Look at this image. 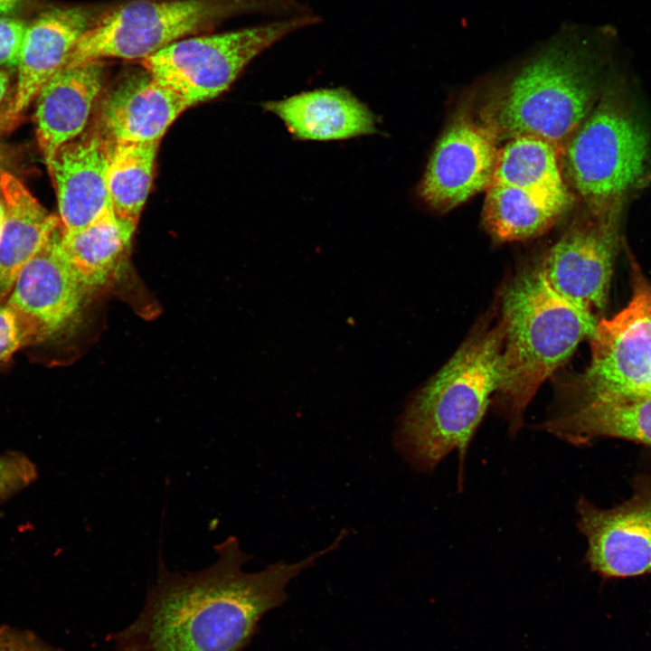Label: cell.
<instances>
[{
  "label": "cell",
  "instance_id": "cell-1",
  "mask_svg": "<svg viewBox=\"0 0 651 651\" xmlns=\"http://www.w3.org/2000/svg\"><path fill=\"white\" fill-rule=\"evenodd\" d=\"M339 545L335 540L297 562L251 573L242 570L251 557L234 536L217 544L218 559L198 571L173 572L160 561L142 610L107 641L117 651H243L265 614L287 601L289 581Z\"/></svg>",
  "mask_w": 651,
  "mask_h": 651
},
{
  "label": "cell",
  "instance_id": "cell-2",
  "mask_svg": "<svg viewBox=\"0 0 651 651\" xmlns=\"http://www.w3.org/2000/svg\"><path fill=\"white\" fill-rule=\"evenodd\" d=\"M555 36L486 107L484 124L497 140L530 137L559 149L590 112L599 61L617 32L571 25Z\"/></svg>",
  "mask_w": 651,
  "mask_h": 651
},
{
  "label": "cell",
  "instance_id": "cell-3",
  "mask_svg": "<svg viewBox=\"0 0 651 651\" xmlns=\"http://www.w3.org/2000/svg\"><path fill=\"white\" fill-rule=\"evenodd\" d=\"M481 318L448 362L409 401L395 443L416 469L431 472L457 450L459 471L501 376L505 323Z\"/></svg>",
  "mask_w": 651,
  "mask_h": 651
},
{
  "label": "cell",
  "instance_id": "cell-4",
  "mask_svg": "<svg viewBox=\"0 0 651 651\" xmlns=\"http://www.w3.org/2000/svg\"><path fill=\"white\" fill-rule=\"evenodd\" d=\"M501 297L505 336L495 406L514 436L540 386L591 337L598 320L552 287L541 259L521 268Z\"/></svg>",
  "mask_w": 651,
  "mask_h": 651
},
{
  "label": "cell",
  "instance_id": "cell-5",
  "mask_svg": "<svg viewBox=\"0 0 651 651\" xmlns=\"http://www.w3.org/2000/svg\"><path fill=\"white\" fill-rule=\"evenodd\" d=\"M296 8L289 0H131L107 8L66 65L108 58L144 60L231 16Z\"/></svg>",
  "mask_w": 651,
  "mask_h": 651
},
{
  "label": "cell",
  "instance_id": "cell-6",
  "mask_svg": "<svg viewBox=\"0 0 651 651\" xmlns=\"http://www.w3.org/2000/svg\"><path fill=\"white\" fill-rule=\"evenodd\" d=\"M649 155L646 129L612 88L567 142L565 164L589 210L601 211L624 203L644 180Z\"/></svg>",
  "mask_w": 651,
  "mask_h": 651
},
{
  "label": "cell",
  "instance_id": "cell-7",
  "mask_svg": "<svg viewBox=\"0 0 651 651\" xmlns=\"http://www.w3.org/2000/svg\"><path fill=\"white\" fill-rule=\"evenodd\" d=\"M317 22L300 15L250 28L177 41L141 65L192 107L226 91L260 52L288 33Z\"/></svg>",
  "mask_w": 651,
  "mask_h": 651
},
{
  "label": "cell",
  "instance_id": "cell-8",
  "mask_svg": "<svg viewBox=\"0 0 651 651\" xmlns=\"http://www.w3.org/2000/svg\"><path fill=\"white\" fill-rule=\"evenodd\" d=\"M631 262V297L610 318L598 321L590 337V362L556 401L595 397L651 399V285Z\"/></svg>",
  "mask_w": 651,
  "mask_h": 651
},
{
  "label": "cell",
  "instance_id": "cell-9",
  "mask_svg": "<svg viewBox=\"0 0 651 651\" xmlns=\"http://www.w3.org/2000/svg\"><path fill=\"white\" fill-rule=\"evenodd\" d=\"M622 209L623 203H618L606 210H589L541 259L552 287L592 313L607 304Z\"/></svg>",
  "mask_w": 651,
  "mask_h": 651
},
{
  "label": "cell",
  "instance_id": "cell-10",
  "mask_svg": "<svg viewBox=\"0 0 651 651\" xmlns=\"http://www.w3.org/2000/svg\"><path fill=\"white\" fill-rule=\"evenodd\" d=\"M61 227L24 266L6 299L25 345L50 339L71 326L90 292L61 251Z\"/></svg>",
  "mask_w": 651,
  "mask_h": 651
},
{
  "label": "cell",
  "instance_id": "cell-11",
  "mask_svg": "<svg viewBox=\"0 0 651 651\" xmlns=\"http://www.w3.org/2000/svg\"><path fill=\"white\" fill-rule=\"evenodd\" d=\"M576 509L594 572L626 578L651 571V479L642 478L632 496L612 508L580 498Z\"/></svg>",
  "mask_w": 651,
  "mask_h": 651
},
{
  "label": "cell",
  "instance_id": "cell-12",
  "mask_svg": "<svg viewBox=\"0 0 651 651\" xmlns=\"http://www.w3.org/2000/svg\"><path fill=\"white\" fill-rule=\"evenodd\" d=\"M495 134L467 117L452 122L438 141L419 185V195L432 209L448 211L486 190L499 148Z\"/></svg>",
  "mask_w": 651,
  "mask_h": 651
},
{
  "label": "cell",
  "instance_id": "cell-13",
  "mask_svg": "<svg viewBox=\"0 0 651 651\" xmlns=\"http://www.w3.org/2000/svg\"><path fill=\"white\" fill-rule=\"evenodd\" d=\"M106 9L81 5L55 6L42 11L28 24L17 67L10 130L20 123L42 86L67 64L80 39Z\"/></svg>",
  "mask_w": 651,
  "mask_h": 651
},
{
  "label": "cell",
  "instance_id": "cell-14",
  "mask_svg": "<svg viewBox=\"0 0 651 651\" xmlns=\"http://www.w3.org/2000/svg\"><path fill=\"white\" fill-rule=\"evenodd\" d=\"M108 140L88 130L63 144L47 166L62 232L79 231L112 206L108 186Z\"/></svg>",
  "mask_w": 651,
  "mask_h": 651
},
{
  "label": "cell",
  "instance_id": "cell-15",
  "mask_svg": "<svg viewBox=\"0 0 651 651\" xmlns=\"http://www.w3.org/2000/svg\"><path fill=\"white\" fill-rule=\"evenodd\" d=\"M103 61L65 65L36 96L38 146L46 166L56 151L85 131L105 80Z\"/></svg>",
  "mask_w": 651,
  "mask_h": 651
},
{
  "label": "cell",
  "instance_id": "cell-16",
  "mask_svg": "<svg viewBox=\"0 0 651 651\" xmlns=\"http://www.w3.org/2000/svg\"><path fill=\"white\" fill-rule=\"evenodd\" d=\"M189 105L146 71L123 80L100 108V132L109 141L159 142Z\"/></svg>",
  "mask_w": 651,
  "mask_h": 651
},
{
  "label": "cell",
  "instance_id": "cell-17",
  "mask_svg": "<svg viewBox=\"0 0 651 651\" xmlns=\"http://www.w3.org/2000/svg\"><path fill=\"white\" fill-rule=\"evenodd\" d=\"M541 429L574 444L610 437L651 447V399L595 397L555 401Z\"/></svg>",
  "mask_w": 651,
  "mask_h": 651
},
{
  "label": "cell",
  "instance_id": "cell-18",
  "mask_svg": "<svg viewBox=\"0 0 651 651\" xmlns=\"http://www.w3.org/2000/svg\"><path fill=\"white\" fill-rule=\"evenodd\" d=\"M262 106L301 140H343L377 131L375 115L344 88L304 91Z\"/></svg>",
  "mask_w": 651,
  "mask_h": 651
},
{
  "label": "cell",
  "instance_id": "cell-19",
  "mask_svg": "<svg viewBox=\"0 0 651 651\" xmlns=\"http://www.w3.org/2000/svg\"><path fill=\"white\" fill-rule=\"evenodd\" d=\"M0 193L5 221L0 236V302L6 301L24 268L61 227L60 217L50 212L14 175L0 171Z\"/></svg>",
  "mask_w": 651,
  "mask_h": 651
},
{
  "label": "cell",
  "instance_id": "cell-20",
  "mask_svg": "<svg viewBox=\"0 0 651 651\" xmlns=\"http://www.w3.org/2000/svg\"><path fill=\"white\" fill-rule=\"evenodd\" d=\"M137 224L106 209L90 224L60 235V247L85 288L108 284L123 268Z\"/></svg>",
  "mask_w": 651,
  "mask_h": 651
},
{
  "label": "cell",
  "instance_id": "cell-21",
  "mask_svg": "<svg viewBox=\"0 0 651 651\" xmlns=\"http://www.w3.org/2000/svg\"><path fill=\"white\" fill-rule=\"evenodd\" d=\"M559 149L534 137L510 139L499 148L492 183L519 188L560 214L571 203L558 164Z\"/></svg>",
  "mask_w": 651,
  "mask_h": 651
},
{
  "label": "cell",
  "instance_id": "cell-22",
  "mask_svg": "<svg viewBox=\"0 0 651 651\" xmlns=\"http://www.w3.org/2000/svg\"><path fill=\"white\" fill-rule=\"evenodd\" d=\"M108 186L114 212L137 224L148 196L159 142L109 141Z\"/></svg>",
  "mask_w": 651,
  "mask_h": 651
},
{
  "label": "cell",
  "instance_id": "cell-23",
  "mask_svg": "<svg viewBox=\"0 0 651 651\" xmlns=\"http://www.w3.org/2000/svg\"><path fill=\"white\" fill-rule=\"evenodd\" d=\"M560 215L519 188L491 183L486 189L484 223L498 241H522L542 234Z\"/></svg>",
  "mask_w": 651,
  "mask_h": 651
},
{
  "label": "cell",
  "instance_id": "cell-24",
  "mask_svg": "<svg viewBox=\"0 0 651 651\" xmlns=\"http://www.w3.org/2000/svg\"><path fill=\"white\" fill-rule=\"evenodd\" d=\"M36 466L22 453L0 455V501L24 489L35 480Z\"/></svg>",
  "mask_w": 651,
  "mask_h": 651
},
{
  "label": "cell",
  "instance_id": "cell-25",
  "mask_svg": "<svg viewBox=\"0 0 651 651\" xmlns=\"http://www.w3.org/2000/svg\"><path fill=\"white\" fill-rule=\"evenodd\" d=\"M27 26L20 19L0 15V66L18 67Z\"/></svg>",
  "mask_w": 651,
  "mask_h": 651
},
{
  "label": "cell",
  "instance_id": "cell-26",
  "mask_svg": "<svg viewBox=\"0 0 651 651\" xmlns=\"http://www.w3.org/2000/svg\"><path fill=\"white\" fill-rule=\"evenodd\" d=\"M25 345L18 319L6 301L0 302V363Z\"/></svg>",
  "mask_w": 651,
  "mask_h": 651
},
{
  "label": "cell",
  "instance_id": "cell-27",
  "mask_svg": "<svg viewBox=\"0 0 651 651\" xmlns=\"http://www.w3.org/2000/svg\"><path fill=\"white\" fill-rule=\"evenodd\" d=\"M0 651H64L42 641L33 632L0 625Z\"/></svg>",
  "mask_w": 651,
  "mask_h": 651
},
{
  "label": "cell",
  "instance_id": "cell-28",
  "mask_svg": "<svg viewBox=\"0 0 651 651\" xmlns=\"http://www.w3.org/2000/svg\"><path fill=\"white\" fill-rule=\"evenodd\" d=\"M15 87H13L10 75L0 69V132L9 128V116L14 99Z\"/></svg>",
  "mask_w": 651,
  "mask_h": 651
},
{
  "label": "cell",
  "instance_id": "cell-29",
  "mask_svg": "<svg viewBox=\"0 0 651 651\" xmlns=\"http://www.w3.org/2000/svg\"><path fill=\"white\" fill-rule=\"evenodd\" d=\"M32 0H0V15L12 16Z\"/></svg>",
  "mask_w": 651,
  "mask_h": 651
},
{
  "label": "cell",
  "instance_id": "cell-30",
  "mask_svg": "<svg viewBox=\"0 0 651 651\" xmlns=\"http://www.w3.org/2000/svg\"><path fill=\"white\" fill-rule=\"evenodd\" d=\"M4 221H5V206H4V202H3L1 193H0V236H1L2 229H3V225H4Z\"/></svg>",
  "mask_w": 651,
  "mask_h": 651
}]
</instances>
